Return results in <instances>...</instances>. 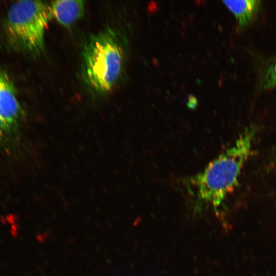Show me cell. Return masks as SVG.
Instances as JSON below:
<instances>
[{
  "mask_svg": "<svg viewBox=\"0 0 276 276\" xmlns=\"http://www.w3.org/2000/svg\"><path fill=\"white\" fill-rule=\"evenodd\" d=\"M255 134L254 127L246 128L231 147L186 180L189 192L196 201L215 208L222 203L238 185L241 170L251 154Z\"/></svg>",
  "mask_w": 276,
  "mask_h": 276,
  "instance_id": "1",
  "label": "cell"
},
{
  "mask_svg": "<svg viewBox=\"0 0 276 276\" xmlns=\"http://www.w3.org/2000/svg\"><path fill=\"white\" fill-rule=\"evenodd\" d=\"M85 82L99 94L109 91L119 78L123 51L116 33L108 28L91 35L82 52Z\"/></svg>",
  "mask_w": 276,
  "mask_h": 276,
  "instance_id": "2",
  "label": "cell"
},
{
  "mask_svg": "<svg viewBox=\"0 0 276 276\" xmlns=\"http://www.w3.org/2000/svg\"><path fill=\"white\" fill-rule=\"evenodd\" d=\"M50 4L39 1H19L8 11L6 23L9 40L24 52L39 55L44 50V34L52 17Z\"/></svg>",
  "mask_w": 276,
  "mask_h": 276,
  "instance_id": "3",
  "label": "cell"
},
{
  "mask_svg": "<svg viewBox=\"0 0 276 276\" xmlns=\"http://www.w3.org/2000/svg\"><path fill=\"white\" fill-rule=\"evenodd\" d=\"M21 115V108L10 83L0 72V117L12 129Z\"/></svg>",
  "mask_w": 276,
  "mask_h": 276,
  "instance_id": "4",
  "label": "cell"
},
{
  "mask_svg": "<svg viewBox=\"0 0 276 276\" xmlns=\"http://www.w3.org/2000/svg\"><path fill=\"white\" fill-rule=\"evenodd\" d=\"M52 15L64 27H69L79 20L84 12V2L79 0L53 1L50 4Z\"/></svg>",
  "mask_w": 276,
  "mask_h": 276,
  "instance_id": "5",
  "label": "cell"
},
{
  "mask_svg": "<svg viewBox=\"0 0 276 276\" xmlns=\"http://www.w3.org/2000/svg\"><path fill=\"white\" fill-rule=\"evenodd\" d=\"M223 2L234 15L240 28L250 24L261 5V1L258 0L224 1Z\"/></svg>",
  "mask_w": 276,
  "mask_h": 276,
  "instance_id": "6",
  "label": "cell"
},
{
  "mask_svg": "<svg viewBox=\"0 0 276 276\" xmlns=\"http://www.w3.org/2000/svg\"><path fill=\"white\" fill-rule=\"evenodd\" d=\"M260 85L263 89L276 87V58L269 61L262 70Z\"/></svg>",
  "mask_w": 276,
  "mask_h": 276,
  "instance_id": "7",
  "label": "cell"
},
{
  "mask_svg": "<svg viewBox=\"0 0 276 276\" xmlns=\"http://www.w3.org/2000/svg\"><path fill=\"white\" fill-rule=\"evenodd\" d=\"M197 105V101L195 97L192 95H190L188 99V106L191 108H194Z\"/></svg>",
  "mask_w": 276,
  "mask_h": 276,
  "instance_id": "8",
  "label": "cell"
}]
</instances>
